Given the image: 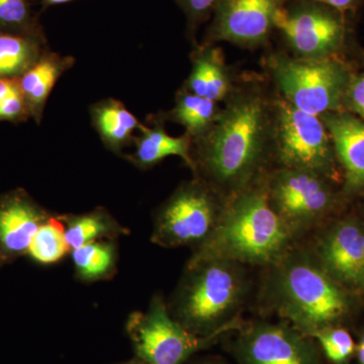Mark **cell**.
I'll return each instance as SVG.
<instances>
[{"instance_id":"603a6c76","label":"cell","mask_w":364,"mask_h":364,"mask_svg":"<svg viewBox=\"0 0 364 364\" xmlns=\"http://www.w3.org/2000/svg\"><path fill=\"white\" fill-rule=\"evenodd\" d=\"M220 111L218 102L186 90L179 93L176 107L170 114L174 122L186 129L191 138L196 139L208 130Z\"/></svg>"},{"instance_id":"ffe728a7","label":"cell","mask_w":364,"mask_h":364,"mask_svg":"<svg viewBox=\"0 0 364 364\" xmlns=\"http://www.w3.org/2000/svg\"><path fill=\"white\" fill-rule=\"evenodd\" d=\"M65 227V238L71 250L92 242L112 240L129 230L121 226L104 208L87 214L59 215Z\"/></svg>"},{"instance_id":"9c48e42d","label":"cell","mask_w":364,"mask_h":364,"mask_svg":"<svg viewBox=\"0 0 364 364\" xmlns=\"http://www.w3.org/2000/svg\"><path fill=\"white\" fill-rule=\"evenodd\" d=\"M282 33L301 58L332 57L346 38L343 14L314 0H287L275 18Z\"/></svg>"},{"instance_id":"e575fe53","label":"cell","mask_w":364,"mask_h":364,"mask_svg":"<svg viewBox=\"0 0 364 364\" xmlns=\"http://www.w3.org/2000/svg\"><path fill=\"white\" fill-rule=\"evenodd\" d=\"M4 259H6V257H4V254H2L1 251H0V262H1V261Z\"/></svg>"},{"instance_id":"8992f818","label":"cell","mask_w":364,"mask_h":364,"mask_svg":"<svg viewBox=\"0 0 364 364\" xmlns=\"http://www.w3.org/2000/svg\"><path fill=\"white\" fill-rule=\"evenodd\" d=\"M272 114V149L282 168L332 176L334 148L322 117L301 111L284 98L273 104Z\"/></svg>"},{"instance_id":"4fadbf2b","label":"cell","mask_w":364,"mask_h":364,"mask_svg":"<svg viewBox=\"0 0 364 364\" xmlns=\"http://www.w3.org/2000/svg\"><path fill=\"white\" fill-rule=\"evenodd\" d=\"M326 272L347 286L364 291V229L346 220L330 230L318 246Z\"/></svg>"},{"instance_id":"ac0fdd59","label":"cell","mask_w":364,"mask_h":364,"mask_svg":"<svg viewBox=\"0 0 364 364\" xmlns=\"http://www.w3.org/2000/svg\"><path fill=\"white\" fill-rule=\"evenodd\" d=\"M231 88V80L220 50L212 47L198 50L193 57L186 90L198 97L220 102L229 98Z\"/></svg>"},{"instance_id":"d6a6232c","label":"cell","mask_w":364,"mask_h":364,"mask_svg":"<svg viewBox=\"0 0 364 364\" xmlns=\"http://www.w3.org/2000/svg\"><path fill=\"white\" fill-rule=\"evenodd\" d=\"M359 364H364V334L358 347Z\"/></svg>"},{"instance_id":"4dcf8cb0","label":"cell","mask_w":364,"mask_h":364,"mask_svg":"<svg viewBox=\"0 0 364 364\" xmlns=\"http://www.w3.org/2000/svg\"><path fill=\"white\" fill-rule=\"evenodd\" d=\"M21 91L18 78H0V100Z\"/></svg>"},{"instance_id":"4316f807","label":"cell","mask_w":364,"mask_h":364,"mask_svg":"<svg viewBox=\"0 0 364 364\" xmlns=\"http://www.w3.org/2000/svg\"><path fill=\"white\" fill-rule=\"evenodd\" d=\"M188 18L189 28L196 31L214 14L220 0H176Z\"/></svg>"},{"instance_id":"7402d4cb","label":"cell","mask_w":364,"mask_h":364,"mask_svg":"<svg viewBox=\"0 0 364 364\" xmlns=\"http://www.w3.org/2000/svg\"><path fill=\"white\" fill-rule=\"evenodd\" d=\"M76 275L83 282L107 279L116 269L117 250L112 241L100 240L72 250Z\"/></svg>"},{"instance_id":"44dd1931","label":"cell","mask_w":364,"mask_h":364,"mask_svg":"<svg viewBox=\"0 0 364 364\" xmlns=\"http://www.w3.org/2000/svg\"><path fill=\"white\" fill-rule=\"evenodd\" d=\"M43 56L39 35L0 33V78H18Z\"/></svg>"},{"instance_id":"f546056e","label":"cell","mask_w":364,"mask_h":364,"mask_svg":"<svg viewBox=\"0 0 364 364\" xmlns=\"http://www.w3.org/2000/svg\"><path fill=\"white\" fill-rule=\"evenodd\" d=\"M314 1L320 2L325 6L332 7L341 14L349 13V11H355L363 0H314Z\"/></svg>"},{"instance_id":"2e32d148","label":"cell","mask_w":364,"mask_h":364,"mask_svg":"<svg viewBox=\"0 0 364 364\" xmlns=\"http://www.w3.org/2000/svg\"><path fill=\"white\" fill-rule=\"evenodd\" d=\"M73 65L70 57L45 53L37 63L18 77L28 111L38 122L42 117L46 102L62 74Z\"/></svg>"},{"instance_id":"cb8c5ba5","label":"cell","mask_w":364,"mask_h":364,"mask_svg":"<svg viewBox=\"0 0 364 364\" xmlns=\"http://www.w3.org/2000/svg\"><path fill=\"white\" fill-rule=\"evenodd\" d=\"M70 250L67 244L63 222L59 215H51L33 236L28 254L38 263L49 265L63 259Z\"/></svg>"},{"instance_id":"6da1fadb","label":"cell","mask_w":364,"mask_h":364,"mask_svg":"<svg viewBox=\"0 0 364 364\" xmlns=\"http://www.w3.org/2000/svg\"><path fill=\"white\" fill-rule=\"evenodd\" d=\"M272 107L257 91L231 95L196 138L193 162L210 184L232 196L249 188L273 147Z\"/></svg>"},{"instance_id":"484cf974","label":"cell","mask_w":364,"mask_h":364,"mask_svg":"<svg viewBox=\"0 0 364 364\" xmlns=\"http://www.w3.org/2000/svg\"><path fill=\"white\" fill-rule=\"evenodd\" d=\"M33 26L28 0H0V28L37 35Z\"/></svg>"},{"instance_id":"f1b7e54d","label":"cell","mask_w":364,"mask_h":364,"mask_svg":"<svg viewBox=\"0 0 364 364\" xmlns=\"http://www.w3.org/2000/svg\"><path fill=\"white\" fill-rule=\"evenodd\" d=\"M28 112L21 90L0 100V121H14Z\"/></svg>"},{"instance_id":"9a60e30c","label":"cell","mask_w":364,"mask_h":364,"mask_svg":"<svg viewBox=\"0 0 364 364\" xmlns=\"http://www.w3.org/2000/svg\"><path fill=\"white\" fill-rule=\"evenodd\" d=\"M322 117L335 154L344 170L345 189H364V122L350 114L329 112Z\"/></svg>"},{"instance_id":"30bf717a","label":"cell","mask_w":364,"mask_h":364,"mask_svg":"<svg viewBox=\"0 0 364 364\" xmlns=\"http://www.w3.org/2000/svg\"><path fill=\"white\" fill-rule=\"evenodd\" d=\"M265 193L274 212L291 230L322 219L334 205L325 177L306 170L280 169L270 178Z\"/></svg>"},{"instance_id":"1f68e13d","label":"cell","mask_w":364,"mask_h":364,"mask_svg":"<svg viewBox=\"0 0 364 364\" xmlns=\"http://www.w3.org/2000/svg\"><path fill=\"white\" fill-rule=\"evenodd\" d=\"M44 6H59V4H67L72 0H40Z\"/></svg>"},{"instance_id":"d4e9b609","label":"cell","mask_w":364,"mask_h":364,"mask_svg":"<svg viewBox=\"0 0 364 364\" xmlns=\"http://www.w3.org/2000/svg\"><path fill=\"white\" fill-rule=\"evenodd\" d=\"M327 358L334 364H346L355 351L351 335L341 328L327 327L312 333Z\"/></svg>"},{"instance_id":"5bb4252c","label":"cell","mask_w":364,"mask_h":364,"mask_svg":"<svg viewBox=\"0 0 364 364\" xmlns=\"http://www.w3.org/2000/svg\"><path fill=\"white\" fill-rule=\"evenodd\" d=\"M51 215L23 193L0 200V251L4 257L28 253L38 230Z\"/></svg>"},{"instance_id":"d6986e66","label":"cell","mask_w":364,"mask_h":364,"mask_svg":"<svg viewBox=\"0 0 364 364\" xmlns=\"http://www.w3.org/2000/svg\"><path fill=\"white\" fill-rule=\"evenodd\" d=\"M91 117L105 145L116 153L133 140L134 133L142 126L121 102L112 98L95 105Z\"/></svg>"},{"instance_id":"ba28073f","label":"cell","mask_w":364,"mask_h":364,"mask_svg":"<svg viewBox=\"0 0 364 364\" xmlns=\"http://www.w3.org/2000/svg\"><path fill=\"white\" fill-rule=\"evenodd\" d=\"M220 208L213 188L202 181L181 186L155 220L153 243L163 247L202 245L219 221Z\"/></svg>"},{"instance_id":"e0dca14e","label":"cell","mask_w":364,"mask_h":364,"mask_svg":"<svg viewBox=\"0 0 364 364\" xmlns=\"http://www.w3.org/2000/svg\"><path fill=\"white\" fill-rule=\"evenodd\" d=\"M134 140L136 149L130 160L136 166L149 168L166 157L178 156L196 171L191 155L193 138L188 133L181 136H172L161 127L141 126L140 135Z\"/></svg>"},{"instance_id":"7a4b0ae2","label":"cell","mask_w":364,"mask_h":364,"mask_svg":"<svg viewBox=\"0 0 364 364\" xmlns=\"http://www.w3.org/2000/svg\"><path fill=\"white\" fill-rule=\"evenodd\" d=\"M291 230L268 202L267 193L247 188L223 208L214 231L193 254L188 267L208 260L268 264L289 246Z\"/></svg>"},{"instance_id":"52a82bcc","label":"cell","mask_w":364,"mask_h":364,"mask_svg":"<svg viewBox=\"0 0 364 364\" xmlns=\"http://www.w3.org/2000/svg\"><path fill=\"white\" fill-rule=\"evenodd\" d=\"M126 331L136 358L146 364H183L220 334L200 336L171 317L161 296H155L147 312L129 316Z\"/></svg>"},{"instance_id":"7c38bea8","label":"cell","mask_w":364,"mask_h":364,"mask_svg":"<svg viewBox=\"0 0 364 364\" xmlns=\"http://www.w3.org/2000/svg\"><path fill=\"white\" fill-rule=\"evenodd\" d=\"M239 352L245 364H318L312 345L284 325H254L242 336Z\"/></svg>"},{"instance_id":"277c9868","label":"cell","mask_w":364,"mask_h":364,"mask_svg":"<svg viewBox=\"0 0 364 364\" xmlns=\"http://www.w3.org/2000/svg\"><path fill=\"white\" fill-rule=\"evenodd\" d=\"M274 294L279 312L309 335L331 327L350 308L331 275L304 258L289 261L280 270Z\"/></svg>"},{"instance_id":"83f0119b","label":"cell","mask_w":364,"mask_h":364,"mask_svg":"<svg viewBox=\"0 0 364 364\" xmlns=\"http://www.w3.org/2000/svg\"><path fill=\"white\" fill-rule=\"evenodd\" d=\"M343 105L364 119V71L351 75L345 91Z\"/></svg>"},{"instance_id":"3957f363","label":"cell","mask_w":364,"mask_h":364,"mask_svg":"<svg viewBox=\"0 0 364 364\" xmlns=\"http://www.w3.org/2000/svg\"><path fill=\"white\" fill-rule=\"evenodd\" d=\"M176 301L174 318L200 336L221 334L238 310L246 291L240 264L227 260H208L188 267Z\"/></svg>"},{"instance_id":"5b68a950","label":"cell","mask_w":364,"mask_h":364,"mask_svg":"<svg viewBox=\"0 0 364 364\" xmlns=\"http://www.w3.org/2000/svg\"><path fill=\"white\" fill-rule=\"evenodd\" d=\"M269 69L282 98L301 111L322 117L343 105L351 75L341 62L332 57L274 56Z\"/></svg>"},{"instance_id":"8fae6325","label":"cell","mask_w":364,"mask_h":364,"mask_svg":"<svg viewBox=\"0 0 364 364\" xmlns=\"http://www.w3.org/2000/svg\"><path fill=\"white\" fill-rule=\"evenodd\" d=\"M287 0H220L208 39L242 47L264 44L275 30L277 13Z\"/></svg>"},{"instance_id":"836d02e7","label":"cell","mask_w":364,"mask_h":364,"mask_svg":"<svg viewBox=\"0 0 364 364\" xmlns=\"http://www.w3.org/2000/svg\"><path fill=\"white\" fill-rule=\"evenodd\" d=\"M117 364H146L142 360L136 358L131 359V360L126 361V363H117Z\"/></svg>"}]
</instances>
